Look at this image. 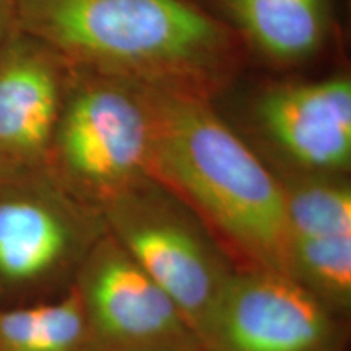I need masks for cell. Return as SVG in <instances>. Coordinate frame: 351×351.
<instances>
[{
    "mask_svg": "<svg viewBox=\"0 0 351 351\" xmlns=\"http://www.w3.org/2000/svg\"><path fill=\"white\" fill-rule=\"evenodd\" d=\"M19 28L77 67L218 103L251 57L207 0H15Z\"/></svg>",
    "mask_w": 351,
    "mask_h": 351,
    "instance_id": "obj_1",
    "label": "cell"
},
{
    "mask_svg": "<svg viewBox=\"0 0 351 351\" xmlns=\"http://www.w3.org/2000/svg\"><path fill=\"white\" fill-rule=\"evenodd\" d=\"M147 88L150 179L195 215L236 269L291 276L287 205L275 171L215 101Z\"/></svg>",
    "mask_w": 351,
    "mask_h": 351,
    "instance_id": "obj_2",
    "label": "cell"
},
{
    "mask_svg": "<svg viewBox=\"0 0 351 351\" xmlns=\"http://www.w3.org/2000/svg\"><path fill=\"white\" fill-rule=\"evenodd\" d=\"M148 88L77 67L52 135L46 168L95 208L150 179Z\"/></svg>",
    "mask_w": 351,
    "mask_h": 351,
    "instance_id": "obj_3",
    "label": "cell"
},
{
    "mask_svg": "<svg viewBox=\"0 0 351 351\" xmlns=\"http://www.w3.org/2000/svg\"><path fill=\"white\" fill-rule=\"evenodd\" d=\"M104 232L99 210L46 166L0 168V306L64 295Z\"/></svg>",
    "mask_w": 351,
    "mask_h": 351,
    "instance_id": "obj_4",
    "label": "cell"
},
{
    "mask_svg": "<svg viewBox=\"0 0 351 351\" xmlns=\"http://www.w3.org/2000/svg\"><path fill=\"white\" fill-rule=\"evenodd\" d=\"M109 234L168 295L205 346L236 267L195 215L153 179L99 208Z\"/></svg>",
    "mask_w": 351,
    "mask_h": 351,
    "instance_id": "obj_5",
    "label": "cell"
},
{
    "mask_svg": "<svg viewBox=\"0 0 351 351\" xmlns=\"http://www.w3.org/2000/svg\"><path fill=\"white\" fill-rule=\"evenodd\" d=\"M245 121L274 169L348 174L351 78H271L247 98Z\"/></svg>",
    "mask_w": 351,
    "mask_h": 351,
    "instance_id": "obj_6",
    "label": "cell"
},
{
    "mask_svg": "<svg viewBox=\"0 0 351 351\" xmlns=\"http://www.w3.org/2000/svg\"><path fill=\"white\" fill-rule=\"evenodd\" d=\"M90 350H207L181 311L108 230L73 282ZM208 351V350H207Z\"/></svg>",
    "mask_w": 351,
    "mask_h": 351,
    "instance_id": "obj_7",
    "label": "cell"
},
{
    "mask_svg": "<svg viewBox=\"0 0 351 351\" xmlns=\"http://www.w3.org/2000/svg\"><path fill=\"white\" fill-rule=\"evenodd\" d=\"M337 315L291 276L232 274L210 322L208 351H335Z\"/></svg>",
    "mask_w": 351,
    "mask_h": 351,
    "instance_id": "obj_8",
    "label": "cell"
},
{
    "mask_svg": "<svg viewBox=\"0 0 351 351\" xmlns=\"http://www.w3.org/2000/svg\"><path fill=\"white\" fill-rule=\"evenodd\" d=\"M73 70L51 44L20 28L0 47V168L46 166Z\"/></svg>",
    "mask_w": 351,
    "mask_h": 351,
    "instance_id": "obj_9",
    "label": "cell"
},
{
    "mask_svg": "<svg viewBox=\"0 0 351 351\" xmlns=\"http://www.w3.org/2000/svg\"><path fill=\"white\" fill-rule=\"evenodd\" d=\"M254 59L275 70L317 60L335 36L332 0H207Z\"/></svg>",
    "mask_w": 351,
    "mask_h": 351,
    "instance_id": "obj_10",
    "label": "cell"
},
{
    "mask_svg": "<svg viewBox=\"0 0 351 351\" xmlns=\"http://www.w3.org/2000/svg\"><path fill=\"white\" fill-rule=\"evenodd\" d=\"M88 343L73 285L54 300L0 307V351H88Z\"/></svg>",
    "mask_w": 351,
    "mask_h": 351,
    "instance_id": "obj_11",
    "label": "cell"
},
{
    "mask_svg": "<svg viewBox=\"0 0 351 351\" xmlns=\"http://www.w3.org/2000/svg\"><path fill=\"white\" fill-rule=\"evenodd\" d=\"M19 32L15 0H0V47Z\"/></svg>",
    "mask_w": 351,
    "mask_h": 351,
    "instance_id": "obj_12",
    "label": "cell"
},
{
    "mask_svg": "<svg viewBox=\"0 0 351 351\" xmlns=\"http://www.w3.org/2000/svg\"><path fill=\"white\" fill-rule=\"evenodd\" d=\"M90 351H207V350H174V348H138V350H90Z\"/></svg>",
    "mask_w": 351,
    "mask_h": 351,
    "instance_id": "obj_13",
    "label": "cell"
},
{
    "mask_svg": "<svg viewBox=\"0 0 351 351\" xmlns=\"http://www.w3.org/2000/svg\"><path fill=\"white\" fill-rule=\"evenodd\" d=\"M0 307H2V306H0Z\"/></svg>",
    "mask_w": 351,
    "mask_h": 351,
    "instance_id": "obj_14",
    "label": "cell"
}]
</instances>
